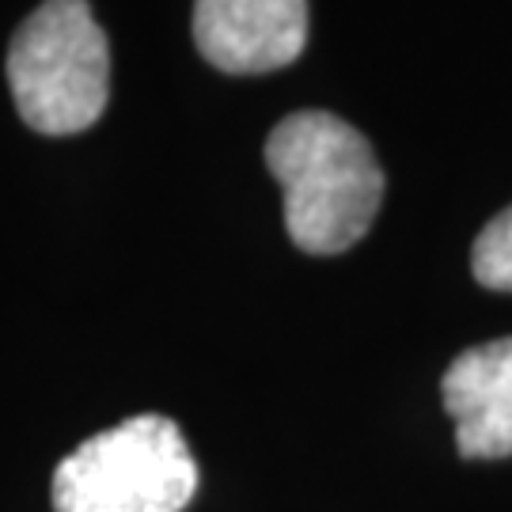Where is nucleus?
I'll return each mask as SVG.
<instances>
[{"label": "nucleus", "mask_w": 512, "mask_h": 512, "mask_svg": "<svg viewBox=\"0 0 512 512\" xmlns=\"http://www.w3.org/2000/svg\"><path fill=\"white\" fill-rule=\"evenodd\" d=\"M266 164L285 194V228L308 255H342L365 239L384 202V171L365 133L327 110L281 118Z\"/></svg>", "instance_id": "nucleus-1"}, {"label": "nucleus", "mask_w": 512, "mask_h": 512, "mask_svg": "<svg viewBox=\"0 0 512 512\" xmlns=\"http://www.w3.org/2000/svg\"><path fill=\"white\" fill-rule=\"evenodd\" d=\"M8 84L19 118L65 137L99 122L110 99V46L88 0H46L8 50Z\"/></svg>", "instance_id": "nucleus-2"}, {"label": "nucleus", "mask_w": 512, "mask_h": 512, "mask_svg": "<svg viewBox=\"0 0 512 512\" xmlns=\"http://www.w3.org/2000/svg\"><path fill=\"white\" fill-rule=\"evenodd\" d=\"M198 494V463L183 429L137 414L95 433L57 463V512H183Z\"/></svg>", "instance_id": "nucleus-3"}, {"label": "nucleus", "mask_w": 512, "mask_h": 512, "mask_svg": "<svg viewBox=\"0 0 512 512\" xmlns=\"http://www.w3.org/2000/svg\"><path fill=\"white\" fill-rule=\"evenodd\" d=\"M194 42L220 73L293 65L308 42V0H194Z\"/></svg>", "instance_id": "nucleus-4"}, {"label": "nucleus", "mask_w": 512, "mask_h": 512, "mask_svg": "<svg viewBox=\"0 0 512 512\" xmlns=\"http://www.w3.org/2000/svg\"><path fill=\"white\" fill-rule=\"evenodd\" d=\"M444 410L463 459L512 456V338L463 349L444 372Z\"/></svg>", "instance_id": "nucleus-5"}, {"label": "nucleus", "mask_w": 512, "mask_h": 512, "mask_svg": "<svg viewBox=\"0 0 512 512\" xmlns=\"http://www.w3.org/2000/svg\"><path fill=\"white\" fill-rule=\"evenodd\" d=\"M471 270L475 281L494 289V293H512V205L501 209L475 239L471 251Z\"/></svg>", "instance_id": "nucleus-6"}]
</instances>
